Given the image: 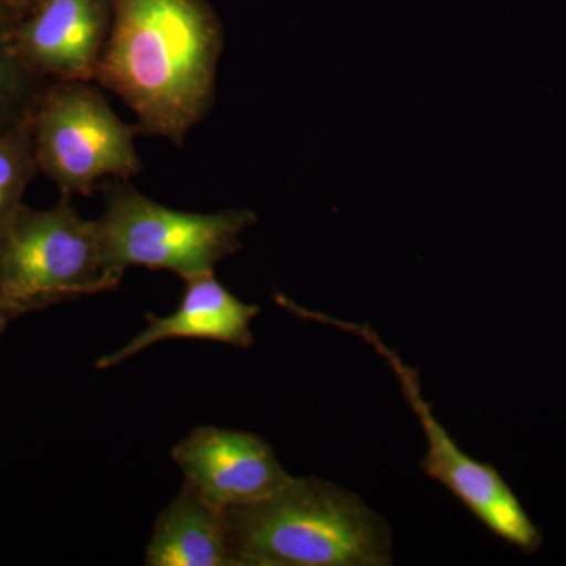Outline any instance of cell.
Returning <instances> with one entry per match:
<instances>
[{
	"instance_id": "4",
	"label": "cell",
	"mask_w": 566,
	"mask_h": 566,
	"mask_svg": "<svg viewBox=\"0 0 566 566\" xmlns=\"http://www.w3.org/2000/svg\"><path fill=\"white\" fill-rule=\"evenodd\" d=\"M120 283L104 266L96 221L82 218L71 193L50 210L22 205L0 230V294L18 316Z\"/></svg>"
},
{
	"instance_id": "3",
	"label": "cell",
	"mask_w": 566,
	"mask_h": 566,
	"mask_svg": "<svg viewBox=\"0 0 566 566\" xmlns=\"http://www.w3.org/2000/svg\"><path fill=\"white\" fill-rule=\"evenodd\" d=\"M104 212L96 219L104 266L122 281L128 268L170 271L182 281L208 273L241 249L256 222L251 210L186 212L155 202L128 180H106Z\"/></svg>"
},
{
	"instance_id": "1",
	"label": "cell",
	"mask_w": 566,
	"mask_h": 566,
	"mask_svg": "<svg viewBox=\"0 0 566 566\" xmlns=\"http://www.w3.org/2000/svg\"><path fill=\"white\" fill-rule=\"evenodd\" d=\"M95 82L137 117V133L181 148L214 107L223 51L208 0H111Z\"/></svg>"
},
{
	"instance_id": "5",
	"label": "cell",
	"mask_w": 566,
	"mask_h": 566,
	"mask_svg": "<svg viewBox=\"0 0 566 566\" xmlns=\"http://www.w3.org/2000/svg\"><path fill=\"white\" fill-rule=\"evenodd\" d=\"M31 126L40 172L61 192L88 197L102 181H129L144 167L136 125L123 122L93 82L48 81Z\"/></svg>"
},
{
	"instance_id": "11",
	"label": "cell",
	"mask_w": 566,
	"mask_h": 566,
	"mask_svg": "<svg viewBox=\"0 0 566 566\" xmlns=\"http://www.w3.org/2000/svg\"><path fill=\"white\" fill-rule=\"evenodd\" d=\"M13 21L0 22V136L32 117L40 93L50 81L18 57L10 39Z\"/></svg>"
},
{
	"instance_id": "10",
	"label": "cell",
	"mask_w": 566,
	"mask_h": 566,
	"mask_svg": "<svg viewBox=\"0 0 566 566\" xmlns=\"http://www.w3.org/2000/svg\"><path fill=\"white\" fill-rule=\"evenodd\" d=\"M148 566H234L226 512L185 482L164 509L147 547Z\"/></svg>"
},
{
	"instance_id": "7",
	"label": "cell",
	"mask_w": 566,
	"mask_h": 566,
	"mask_svg": "<svg viewBox=\"0 0 566 566\" xmlns=\"http://www.w3.org/2000/svg\"><path fill=\"white\" fill-rule=\"evenodd\" d=\"M111 22V0H39L11 22L10 39L44 80L95 82Z\"/></svg>"
},
{
	"instance_id": "2",
	"label": "cell",
	"mask_w": 566,
	"mask_h": 566,
	"mask_svg": "<svg viewBox=\"0 0 566 566\" xmlns=\"http://www.w3.org/2000/svg\"><path fill=\"white\" fill-rule=\"evenodd\" d=\"M223 512L234 566L392 565L386 521L316 476H293L262 501Z\"/></svg>"
},
{
	"instance_id": "6",
	"label": "cell",
	"mask_w": 566,
	"mask_h": 566,
	"mask_svg": "<svg viewBox=\"0 0 566 566\" xmlns=\"http://www.w3.org/2000/svg\"><path fill=\"white\" fill-rule=\"evenodd\" d=\"M274 300L300 318L331 324L363 338L365 344L385 357L400 382L406 401L422 424L428 441L427 455L420 464L424 474L444 485L480 523L485 524L494 535L501 536L510 545L527 554L535 553L542 546V534L532 523L509 483L493 465L479 463L474 458L461 452L449 431L436 419L431 406L424 401L419 371L409 367L400 354L390 349L368 324L349 323L316 314L293 303L281 293L275 294Z\"/></svg>"
},
{
	"instance_id": "8",
	"label": "cell",
	"mask_w": 566,
	"mask_h": 566,
	"mask_svg": "<svg viewBox=\"0 0 566 566\" xmlns=\"http://www.w3.org/2000/svg\"><path fill=\"white\" fill-rule=\"evenodd\" d=\"M185 482L219 509L252 504L293 479L260 436L199 427L174 447Z\"/></svg>"
},
{
	"instance_id": "14",
	"label": "cell",
	"mask_w": 566,
	"mask_h": 566,
	"mask_svg": "<svg viewBox=\"0 0 566 566\" xmlns=\"http://www.w3.org/2000/svg\"><path fill=\"white\" fill-rule=\"evenodd\" d=\"M14 318H18L17 311H14L13 305L0 294V335H2L3 329H6L7 323Z\"/></svg>"
},
{
	"instance_id": "13",
	"label": "cell",
	"mask_w": 566,
	"mask_h": 566,
	"mask_svg": "<svg viewBox=\"0 0 566 566\" xmlns=\"http://www.w3.org/2000/svg\"><path fill=\"white\" fill-rule=\"evenodd\" d=\"M3 2L7 3V7H9L14 17L21 18L28 14L39 0H3Z\"/></svg>"
},
{
	"instance_id": "9",
	"label": "cell",
	"mask_w": 566,
	"mask_h": 566,
	"mask_svg": "<svg viewBox=\"0 0 566 566\" xmlns=\"http://www.w3.org/2000/svg\"><path fill=\"white\" fill-rule=\"evenodd\" d=\"M185 282L180 307L172 315L145 316L147 327L118 352L103 356L96 367L102 370L115 367L169 338H200L238 348H249L253 344L251 324L259 315V305L238 300L216 279L214 273L196 275Z\"/></svg>"
},
{
	"instance_id": "12",
	"label": "cell",
	"mask_w": 566,
	"mask_h": 566,
	"mask_svg": "<svg viewBox=\"0 0 566 566\" xmlns=\"http://www.w3.org/2000/svg\"><path fill=\"white\" fill-rule=\"evenodd\" d=\"M31 118L0 136V230L24 205L25 189L40 172Z\"/></svg>"
},
{
	"instance_id": "15",
	"label": "cell",
	"mask_w": 566,
	"mask_h": 566,
	"mask_svg": "<svg viewBox=\"0 0 566 566\" xmlns=\"http://www.w3.org/2000/svg\"><path fill=\"white\" fill-rule=\"evenodd\" d=\"M17 20L13 13H11L7 3L3 0H0V22H10Z\"/></svg>"
}]
</instances>
